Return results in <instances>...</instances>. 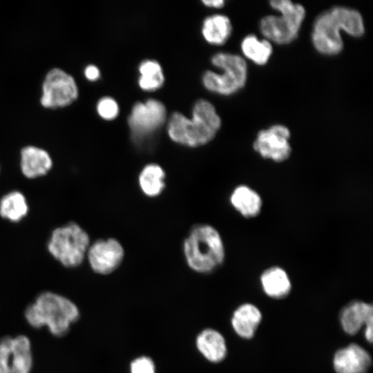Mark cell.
I'll return each mask as SVG.
<instances>
[{"instance_id":"d6986e66","label":"cell","mask_w":373,"mask_h":373,"mask_svg":"<svg viewBox=\"0 0 373 373\" xmlns=\"http://www.w3.org/2000/svg\"><path fill=\"white\" fill-rule=\"evenodd\" d=\"M230 202L246 218L256 216L262 207V200L258 193L246 185H240L234 189L230 196Z\"/></svg>"},{"instance_id":"ffe728a7","label":"cell","mask_w":373,"mask_h":373,"mask_svg":"<svg viewBox=\"0 0 373 373\" xmlns=\"http://www.w3.org/2000/svg\"><path fill=\"white\" fill-rule=\"evenodd\" d=\"M166 173L163 168L155 163L145 165L138 175V184L142 192L149 198L160 195L165 188Z\"/></svg>"},{"instance_id":"3957f363","label":"cell","mask_w":373,"mask_h":373,"mask_svg":"<svg viewBox=\"0 0 373 373\" xmlns=\"http://www.w3.org/2000/svg\"><path fill=\"white\" fill-rule=\"evenodd\" d=\"M24 317L32 327H46L52 336L63 337L79 319L80 311L68 298L46 291L38 294L26 307Z\"/></svg>"},{"instance_id":"5b68a950","label":"cell","mask_w":373,"mask_h":373,"mask_svg":"<svg viewBox=\"0 0 373 373\" xmlns=\"http://www.w3.org/2000/svg\"><path fill=\"white\" fill-rule=\"evenodd\" d=\"M270 6L280 15H267L260 22V30L267 39L278 44H287L296 37L305 17V9L289 0H272Z\"/></svg>"},{"instance_id":"484cf974","label":"cell","mask_w":373,"mask_h":373,"mask_svg":"<svg viewBox=\"0 0 373 373\" xmlns=\"http://www.w3.org/2000/svg\"><path fill=\"white\" fill-rule=\"evenodd\" d=\"M129 372L130 373H156L155 363L150 356L140 355L131 361Z\"/></svg>"},{"instance_id":"2e32d148","label":"cell","mask_w":373,"mask_h":373,"mask_svg":"<svg viewBox=\"0 0 373 373\" xmlns=\"http://www.w3.org/2000/svg\"><path fill=\"white\" fill-rule=\"evenodd\" d=\"M262 320V314L256 305L244 303L233 310L231 325L238 336L249 340L255 336Z\"/></svg>"},{"instance_id":"8992f818","label":"cell","mask_w":373,"mask_h":373,"mask_svg":"<svg viewBox=\"0 0 373 373\" xmlns=\"http://www.w3.org/2000/svg\"><path fill=\"white\" fill-rule=\"evenodd\" d=\"M211 63L220 68L222 73L207 70L203 74L202 83L207 90L229 95L245 86L247 78V66L242 57L227 52H218L212 57Z\"/></svg>"},{"instance_id":"83f0119b","label":"cell","mask_w":373,"mask_h":373,"mask_svg":"<svg viewBox=\"0 0 373 373\" xmlns=\"http://www.w3.org/2000/svg\"><path fill=\"white\" fill-rule=\"evenodd\" d=\"M202 3L208 7L219 8L224 5V1L222 0H203Z\"/></svg>"},{"instance_id":"ba28073f","label":"cell","mask_w":373,"mask_h":373,"mask_svg":"<svg viewBox=\"0 0 373 373\" xmlns=\"http://www.w3.org/2000/svg\"><path fill=\"white\" fill-rule=\"evenodd\" d=\"M78 95L73 77L61 68H54L45 76L40 102L47 108H61L75 102Z\"/></svg>"},{"instance_id":"4fadbf2b","label":"cell","mask_w":373,"mask_h":373,"mask_svg":"<svg viewBox=\"0 0 373 373\" xmlns=\"http://www.w3.org/2000/svg\"><path fill=\"white\" fill-rule=\"evenodd\" d=\"M372 365V356L361 345L352 343L338 349L332 358L336 373H367Z\"/></svg>"},{"instance_id":"9a60e30c","label":"cell","mask_w":373,"mask_h":373,"mask_svg":"<svg viewBox=\"0 0 373 373\" xmlns=\"http://www.w3.org/2000/svg\"><path fill=\"white\" fill-rule=\"evenodd\" d=\"M372 320V305L362 300H353L346 304L339 314L341 329L350 336L358 334L369 321Z\"/></svg>"},{"instance_id":"277c9868","label":"cell","mask_w":373,"mask_h":373,"mask_svg":"<svg viewBox=\"0 0 373 373\" xmlns=\"http://www.w3.org/2000/svg\"><path fill=\"white\" fill-rule=\"evenodd\" d=\"M187 266L199 274H209L224 260V247L218 230L208 224H198L186 236L182 245Z\"/></svg>"},{"instance_id":"9c48e42d","label":"cell","mask_w":373,"mask_h":373,"mask_svg":"<svg viewBox=\"0 0 373 373\" xmlns=\"http://www.w3.org/2000/svg\"><path fill=\"white\" fill-rule=\"evenodd\" d=\"M32 343L24 334L0 338V373H30Z\"/></svg>"},{"instance_id":"7402d4cb","label":"cell","mask_w":373,"mask_h":373,"mask_svg":"<svg viewBox=\"0 0 373 373\" xmlns=\"http://www.w3.org/2000/svg\"><path fill=\"white\" fill-rule=\"evenodd\" d=\"M28 211L23 194L17 191H10L0 200V216L12 222H19Z\"/></svg>"},{"instance_id":"7a4b0ae2","label":"cell","mask_w":373,"mask_h":373,"mask_svg":"<svg viewBox=\"0 0 373 373\" xmlns=\"http://www.w3.org/2000/svg\"><path fill=\"white\" fill-rule=\"evenodd\" d=\"M221 126V119L214 106L205 99L198 100L189 118L180 112L173 113L168 120L167 133L174 142L198 147L211 142Z\"/></svg>"},{"instance_id":"e0dca14e","label":"cell","mask_w":373,"mask_h":373,"mask_svg":"<svg viewBox=\"0 0 373 373\" xmlns=\"http://www.w3.org/2000/svg\"><path fill=\"white\" fill-rule=\"evenodd\" d=\"M22 173L28 178L46 175L52 168V160L44 149L35 146L23 147L20 153Z\"/></svg>"},{"instance_id":"603a6c76","label":"cell","mask_w":373,"mask_h":373,"mask_svg":"<svg viewBox=\"0 0 373 373\" xmlns=\"http://www.w3.org/2000/svg\"><path fill=\"white\" fill-rule=\"evenodd\" d=\"M244 55L258 65H264L272 54V46L267 39H259L254 35L245 37L241 42Z\"/></svg>"},{"instance_id":"ac0fdd59","label":"cell","mask_w":373,"mask_h":373,"mask_svg":"<svg viewBox=\"0 0 373 373\" xmlns=\"http://www.w3.org/2000/svg\"><path fill=\"white\" fill-rule=\"evenodd\" d=\"M264 293L273 299L287 297L291 289V283L287 272L279 267L265 270L260 278Z\"/></svg>"},{"instance_id":"6da1fadb","label":"cell","mask_w":373,"mask_h":373,"mask_svg":"<svg viewBox=\"0 0 373 373\" xmlns=\"http://www.w3.org/2000/svg\"><path fill=\"white\" fill-rule=\"evenodd\" d=\"M341 30L354 37H361L365 26L361 13L350 8L336 6L319 15L314 23L312 33L316 50L325 55L341 52L343 48Z\"/></svg>"},{"instance_id":"8fae6325","label":"cell","mask_w":373,"mask_h":373,"mask_svg":"<svg viewBox=\"0 0 373 373\" xmlns=\"http://www.w3.org/2000/svg\"><path fill=\"white\" fill-rule=\"evenodd\" d=\"M86 257L92 270L108 275L115 271L124 258V249L115 238L99 239L90 245Z\"/></svg>"},{"instance_id":"52a82bcc","label":"cell","mask_w":373,"mask_h":373,"mask_svg":"<svg viewBox=\"0 0 373 373\" xmlns=\"http://www.w3.org/2000/svg\"><path fill=\"white\" fill-rule=\"evenodd\" d=\"M90 245L87 232L77 223L70 222L53 230L48 250L64 267H75L84 261Z\"/></svg>"},{"instance_id":"d4e9b609","label":"cell","mask_w":373,"mask_h":373,"mask_svg":"<svg viewBox=\"0 0 373 373\" xmlns=\"http://www.w3.org/2000/svg\"><path fill=\"white\" fill-rule=\"evenodd\" d=\"M98 115L105 120H112L119 114V108L117 102L111 97L101 98L97 104Z\"/></svg>"},{"instance_id":"cb8c5ba5","label":"cell","mask_w":373,"mask_h":373,"mask_svg":"<svg viewBox=\"0 0 373 373\" xmlns=\"http://www.w3.org/2000/svg\"><path fill=\"white\" fill-rule=\"evenodd\" d=\"M140 76L138 79L140 87L146 91H153L162 86L164 75L158 61L146 59L142 61L138 68Z\"/></svg>"},{"instance_id":"4316f807","label":"cell","mask_w":373,"mask_h":373,"mask_svg":"<svg viewBox=\"0 0 373 373\" xmlns=\"http://www.w3.org/2000/svg\"><path fill=\"white\" fill-rule=\"evenodd\" d=\"M84 75L89 81L94 82L99 78L100 71L97 66L90 64L85 68Z\"/></svg>"},{"instance_id":"44dd1931","label":"cell","mask_w":373,"mask_h":373,"mask_svg":"<svg viewBox=\"0 0 373 373\" xmlns=\"http://www.w3.org/2000/svg\"><path fill=\"white\" fill-rule=\"evenodd\" d=\"M231 31L232 26L230 19L223 15L216 14L209 16L202 23V36L211 44H224L229 38Z\"/></svg>"},{"instance_id":"30bf717a","label":"cell","mask_w":373,"mask_h":373,"mask_svg":"<svg viewBox=\"0 0 373 373\" xmlns=\"http://www.w3.org/2000/svg\"><path fill=\"white\" fill-rule=\"evenodd\" d=\"M166 119L164 104L155 99L135 103L128 117V124L134 139H144L160 128Z\"/></svg>"},{"instance_id":"7c38bea8","label":"cell","mask_w":373,"mask_h":373,"mask_svg":"<svg viewBox=\"0 0 373 373\" xmlns=\"http://www.w3.org/2000/svg\"><path fill=\"white\" fill-rule=\"evenodd\" d=\"M290 131L285 126L273 125L258 133L253 147L262 157L280 162L290 156Z\"/></svg>"},{"instance_id":"5bb4252c","label":"cell","mask_w":373,"mask_h":373,"mask_svg":"<svg viewBox=\"0 0 373 373\" xmlns=\"http://www.w3.org/2000/svg\"><path fill=\"white\" fill-rule=\"evenodd\" d=\"M195 345L199 354L211 363H220L227 357L228 348L223 334L216 329L207 327L195 336Z\"/></svg>"}]
</instances>
